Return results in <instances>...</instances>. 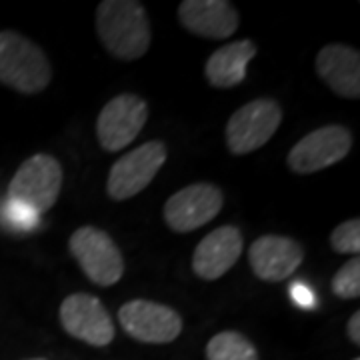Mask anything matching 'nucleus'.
Listing matches in <instances>:
<instances>
[{
	"label": "nucleus",
	"mask_w": 360,
	"mask_h": 360,
	"mask_svg": "<svg viewBox=\"0 0 360 360\" xmlns=\"http://www.w3.org/2000/svg\"><path fill=\"white\" fill-rule=\"evenodd\" d=\"M347 335L354 347H360V310H356L347 322Z\"/></svg>",
	"instance_id": "nucleus-21"
},
{
	"label": "nucleus",
	"mask_w": 360,
	"mask_h": 360,
	"mask_svg": "<svg viewBox=\"0 0 360 360\" xmlns=\"http://www.w3.org/2000/svg\"><path fill=\"white\" fill-rule=\"evenodd\" d=\"M283 122V108L272 98H257L243 104L229 118L224 139L234 156L257 153L276 134Z\"/></svg>",
	"instance_id": "nucleus-5"
},
{
	"label": "nucleus",
	"mask_w": 360,
	"mask_h": 360,
	"mask_svg": "<svg viewBox=\"0 0 360 360\" xmlns=\"http://www.w3.org/2000/svg\"><path fill=\"white\" fill-rule=\"evenodd\" d=\"M167 144L148 141L116 160L106 180V193L112 200H129L141 194L167 162Z\"/></svg>",
	"instance_id": "nucleus-6"
},
{
	"label": "nucleus",
	"mask_w": 360,
	"mask_h": 360,
	"mask_svg": "<svg viewBox=\"0 0 360 360\" xmlns=\"http://www.w3.org/2000/svg\"><path fill=\"white\" fill-rule=\"evenodd\" d=\"M63 165L46 153L25 160L8 184V200L30 210L34 217L49 212L63 191Z\"/></svg>",
	"instance_id": "nucleus-3"
},
{
	"label": "nucleus",
	"mask_w": 360,
	"mask_h": 360,
	"mask_svg": "<svg viewBox=\"0 0 360 360\" xmlns=\"http://www.w3.org/2000/svg\"><path fill=\"white\" fill-rule=\"evenodd\" d=\"M94 22L103 46L118 60L134 63L150 49V22L146 8L136 0H103Z\"/></svg>",
	"instance_id": "nucleus-1"
},
{
	"label": "nucleus",
	"mask_w": 360,
	"mask_h": 360,
	"mask_svg": "<svg viewBox=\"0 0 360 360\" xmlns=\"http://www.w3.org/2000/svg\"><path fill=\"white\" fill-rule=\"evenodd\" d=\"M122 330L144 345H168L182 333V316L174 309L146 298H134L118 310Z\"/></svg>",
	"instance_id": "nucleus-8"
},
{
	"label": "nucleus",
	"mask_w": 360,
	"mask_h": 360,
	"mask_svg": "<svg viewBox=\"0 0 360 360\" xmlns=\"http://www.w3.org/2000/svg\"><path fill=\"white\" fill-rule=\"evenodd\" d=\"M70 255L90 283L96 286H112L124 274V257L112 236L96 226H80L70 234Z\"/></svg>",
	"instance_id": "nucleus-4"
},
{
	"label": "nucleus",
	"mask_w": 360,
	"mask_h": 360,
	"mask_svg": "<svg viewBox=\"0 0 360 360\" xmlns=\"http://www.w3.org/2000/svg\"><path fill=\"white\" fill-rule=\"evenodd\" d=\"M333 292L342 300H354L360 296V258L352 257L345 262L333 278Z\"/></svg>",
	"instance_id": "nucleus-18"
},
{
	"label": "nucleus",
	"mask_w": 360,
	"mask_h": 360,
	"mask_svg": "<svg viewBox=\"0 0 360 360\" xmlns=\"http://www.w3.org/2000/svg\"><path fill=\"white\" fill-rule=\"evenodd\" d=\"M58 319L66 335L84 345L103 348L115 340V324L110 312L92 295L77 292L66 296L58 310Z\"/></svg>",
	"instance_id": "nucleus-11"
},
{
	"label": "nucleus",
	"mask_w": 360,
	"mask_h": 360,
	"mask_svg": "<svg viewBox=\"0 0 360 360\" xmlns=\"http://www.w3.org/2000/svg\"><path fill=\"white\" fill-rule=\"evenodd\" d=\"M304 260V248L290 236L262 234L248 248L255 276L264 283H281L295 274Z\"/></svg>",
	"instance_id": "nucleus-12"
},
{
	"label": "nucleus",
	"mask_w": 360,
	"mask_h": 360,
	"mask_svg": "<svg viewBox=\"0 0 360 360\" xmlns=\"http://www.w3.org/2000/svg\"><path fill=\"white\" fill-rule=\"evenodd\" d=\"M257 56L250 39L234 40L214 51L205 65V78L214 89H234L246 78V66Z\"/></svg>",
	"instance_id": "nucleus-16"
},
{
	"label": "nucleus",
	"mask_w": 360,
	"mask_h": 360,
	"mask_svg": "<svg viewBox=\"0 0 360 360\" xmlns=\"http://www.w3.org/2000/svg\"><path fill=\"white\" fill-rule=\"evenodd\" d=\"M352 148V132L342 124H326L302 136L290 148L286 165L295 174H314L345 160Z\"/></svg>",
	"instance_id": "nucleus-7"
},
{
	"label": "nucleus",
	"mask_w": 360,
	"mask_h": 360,
	"mask_svg": "<svg viewBox=\"0 0 360 360\" xmlns=\"http://www.w3.org/2000/svg\"><path fill=\"white\" fill-rule=\"evenodd\" d=\"M179 20L188 32L210 40L231 39L238 30V11L226 0H182Z\"/></svg>",
	"instance_id": "nucleus-14"
},
{
	"label": "nucleus",
	"mask_w": 360,
	"mask_h": 360,
	"mask_svg": "<svg viewBox=\"0 0 360 360\" xmlns=\"http://www.w3.org/2000/svg\"><path fill=\"white\" fill-rule=\"evenodd\" d=\"M224 194L212 182H194L174 193L165 205V222L172 232L198 231L219 217Z\"/></svg>",
	"instance_id": "nucleus-10"
},
{
	"label": "nucleus",
	"mask_w": 360,
	"mask_h": 360,
	"mask_svg": "<svg viewBox=\"0 0 360 360\" xmlns=\"http://www.w3.org/2000/svg\"><path fill=\"white\" fill-rule=\"evenodd\" d=\"M352 360H359V359H352Z\"/></svg>",
	"instance_id": "nucleus-23"
},
{
	"label": "nucleus",
	"mask_w": 360,
	"mask_h": 360,
	"mask_svg": "<svg viewBox=\"0 0 360 360\" xmlns=\"http://www.w3.org/2000/svg\"><path fill=\"white\" fill-rule=\"evenodd\" d=\"M316 75L335 94L360 98V52L348 44L330 42L316 54Z\"/></svg>",
	"instance_id": "nucleus-15"
},
{
	"label": "nucleus",
	"mask_w": 360,
	"mask_h": 360,
	"mask_svg": "<svg viewBox=\"0 0 360 360\" xmlns=\"http://www.w3.org/2000/svg\"><path fill=\"white\" fill-rule=\"evenodd\" d=\"M51 80V60L37 42L14 30L0 32V84L30 96L49 89Z\"/></svg>",
	"instance_id": "nucleus-2"
},
{
	"label": "nucleus",
	"mask_w": 360,
	"mask_h": 360,
	"mask_svg": "<svg viewBox=\"0 0 360 360\" xmlns=\"http://www.w3.org/2000/svg\"><path fill=\"white\" fill-rule=\"evenodd\" d=\"M206 360H258V350L245 335L222 330L208 340Z\"/></svg>",
	"instance_id": "nucleus-17"
},
{
	"label": "nucleus",
	"mask_w": 360,
	"mask_h": 360,
	"mask_svg": "<svg viewBox=\"0 0 360 360\" xmlns=\"http://www.w3.org/2000/svg\"><path fill=\"white\" fill-rule=\"evenodd\" d=\"M0 217H2V222L4 224H11L13 229H18V231H26L34 224V214L30 210H26L20 205H16L13 200H8L6 205L0 206Z\"/></svg>",
	"instance_id": "nucleus-20"
},
{
	"label": "nucleus",
	"mask_w": 360,
	"mask_h": 360,
	"mask_svg": "<svg viewBox=\"0 0 360 360\" xmlns=\"http://www.w3.org/2000/svg\"><path fill=\"white\" fill-rule=\"evenodd\" d=\"M148 120L144 98L124 92L104 104L96 120V139L106 153H120L139 136Z\"/></svg>",
	"instance_id": "nucleus-9"
},
{
	"label": "nucleus",
	"mask_w": 360,
	"mask_h": 360,
	"mask_svg": "<svg viewBox=\"0 0 360 360\" xmlns=\"http://www.w3.org/2000/svg\"><path fill=\"white\" fill-rule=\"evenodd\" d=\"M330 246L338 255H350L359 257L360 252V220L350 219L338 224L330 232Z\"/></svg>",
	"instance_id": "nucleus-19"
},
{
	"label": "nucleus",
	"mask_w": 360,
	"mask_h": 360,
	"mask_svg": "<svg viewBox=\"0 0 360 360\" xmlns=\"http://www.w3.org/2000/svg\"><path fill=\"white\" fill-rule=\"evenodd\" d=\"M26 360H46V359H26Z\"/></svg>",
	"instance_id": "nucleus-22"
},
{
	"label": "nucleus",
	"mask_w": 360,
	"mask_h": 360,
	"mask_svg": "<svg viewBox=\"0 0 360 360\" xmlns=\"http://www.w3.org/2000/svg\"><path fill=\"white\" fill-rule=\"evenodd\" d=\"M243 234L236 226H220L208 232L193 252L194 274L202 281H219L243 255Z\"/></svg>",
	"instance_id": "nucleus-13"
}]
</instances>
